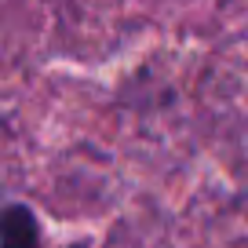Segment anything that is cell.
Instances as JSON below:
<instances>
[{
	"label": "cell",
	"mask_w": 248,
	"mask_h": 248,
	"mask_svg": "<svg viewBox=\"0 0 248 248\" xmlns=\"http://www.w3.org/2000/svg\"><path fill=\"white\" fill-rule=\"evenodd\" d=\"M0 248H44V230L30 204L11 201L0 208Z\"/></svg>",
	"instance_id": "6da1fadb"
},
{
	"label": "cell",
	"mask_w": 248,
	"mask_h": 248,
	"mask_svg": "<svg viewBox=\"0 0 248 248\" xmlns=\"http://www.w3.org/2000/svg\"><path fill=\"white\" fill-rule=\"evenodd\" d=\"M73 248H84V245H73Z\"/></svg>",
	"instance_id": "7a4b0ae2"
}]
</instances>
